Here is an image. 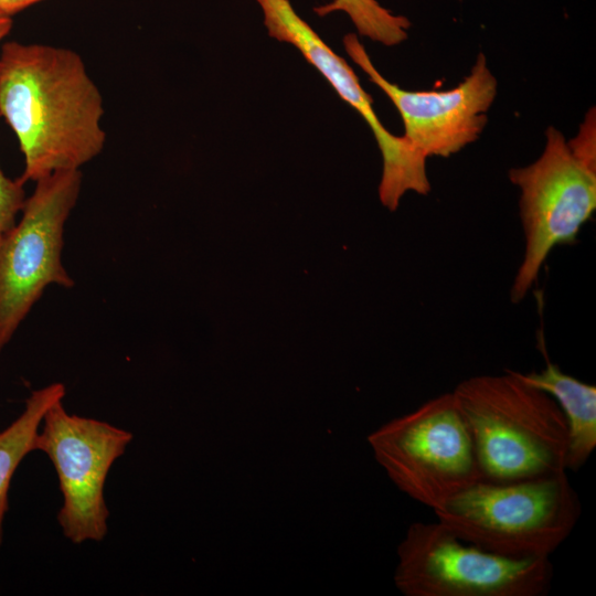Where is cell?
Masks as SVG:
<instances>
[{
	"instance_id": "obj_1",
	"label": "cell",
	"mask_w": 596,
	"mask_h": 596,
	"mask_svg": "<svg viewBox=\"0 0 596 596\" xmlns=\"http://www.w3.org/2000/svg\"><path fill=\"white\" fill-rule=\"evenodd\" d=\"M103 95L82 56L43 43L0 45V117L23 156L24 183L81 170L106 143Z\"/></svg>"
},
{
	"instance_id": "obj_5",
	"label": "cell",
	"mask_w": 596,
	"mask_h": 596,
	"mask_svg": "<svg viewBox=\"0 0 596 596\" xmlns=\"http://www.w3.org/2000/svg\"><path fill=\"white\" fill-rule=\"evenodd\" d=\"M394 582L405 596H543L550 558H512L459 538L440 521L412 523L397 546Z\"/></svg>"
},
{
	"instance_id": "obj_14",
	"label": "cell",
	"mask_w": 596,
	"mask_h": 596,
	"mask_svg": "<svg viewBox=\"0 0 596 596\" xmlns=\"http://www.w3.org/2000/svg\"><path fill=\"white\" fill-rule=\"evenodd\" d=\"M24 184L20 178L7 177L0 167V234L10 230L21 214L28 198Z\"/></svg>"
},
{
	"instance_id": "obj_17",
	"label": "cell",
	"mask_w": 596,
	"mask_h": 596,
	"mask_svg": "<svg viewBox=\"0 0 596 596\" xmlns=\"http://www.w3.org/2000/svg\"><path fill=\"white\" fill-rule=\"evenodd\" d=\"M11 28L12 18L0 10V45L3 43V40L10 33Z\"/></svg>"
},
{
	"instance_id": "obj_3",
	"label": "cell",
	"mask_w": 596,
	"mask_h": 596,
	"mask_svg": "<svg viewBox=\"0 0 596 596\" xmlns=\"http://www.w3.org/2000/svg\"><path fill=\"white\" fill-rule=\"evenodd\" d=\"M462 540L512 558H550L567 539L581 502L566 471L511 482L480 480L434 512Z\"/></svg>"
},
{
	"instance_id": "obj_4",
	"label": "cell",
	"mask_w": 596,
	"mask_h": 596,
	"mask_svg": "<svg viewBox=\"0 0 596 596\" xmlns=\"http://www.w3.org/2000/svg\"><path fill=\"white\" fill-rule=\"evenodd\" d=\"M368 440L393 483L433 512L481 480L469 432L451 392L382 425Z\"/></svg>"
},
{
	"instance_id": "obj_9",
	"label": "cell",
	"mask_w": 596,
	"mask_h": 596,
	"mask_svg": "<svg viewBox=\"0 0 596 596\" xmlns=\"http://www.w3.org/2000/svg\"><path fill=\"white\" fill-rule=\"evenodd\" d=\"M343 45L351 60L394 104L404 124V137L424 157H449L483 131L498 84L482 53L470 74L454 88L407 91L380 74L354 33L343 38Z\"/></svg>"
},
{
	"instance_id": "obj_11",
	"label": "cell",
	"mask_w": 596,
	"mask_h": 596,
	"mask_svg": "<svg viewBox=\"0 0 596 596\" xmlns=\"http://www.w3.org/2000/svg\"><path fill=\"white\" fill-rule=\"evenodd\" d=\"M541 371L521 373V379L553 397L561 408L568 430L565 469L577 471L596 447V386L561 370L546 355Z\"/></svg>"
},
{
	"instance_id": "obj_8",
	"label": "cell",
	"mask_w": 596,
	"mask_h": 596,
	"mask_svg": "<svg viewBox=\"0 0 596 596\" xmlns=\"http://www.w3.org/2000/svg\"><path fill=\"white\" fill-rule=\"evenodd\" d=\"M132 437L106 422L67 413L62 401L45 413L35 450L44 453L54 466L63 497L57 521L74 544L105 538L109 517L105 481Z\"/></svg>"
},
{
	"instance_id": "obj_7",
	"label": "cell",
	"mask_w": 596,
	"mask_h": 596,
	"mask_svg": "<svg viewBox=\"0 0 596 596\" xmlns=\"http://www.w3.org/2000/svg\"><path fill=\"white\" fill-rule=\"evenodd\" d=\"M520 190L524 255L514 276L510 299L522 301L557 245L573 244L596 210V170L571 150L561 131L546 129V143L533 163L509 171Z\"/></svg>"
},
{
	"instance_id": "obj_6",
	"label": "cell",
	"mask_w": 596,
	"mask_h": 596,
	"mask_svg": "<svg viewBox=\"0 0 596 596\" xmlns=\"http://www.w3.org/2000/svg\"><path fill=\"white\" fill-rule=\"evenodd\" d=\"M82 179L81 170H66L35 181L20 220L0 234V356L47 286L75 285L62 251Z\"/></svg>"
},
{
	"instance_id": "obj_10",
	"label": "cell",
	"mask_w": 596,
	"mask_h": 596,
	"mask_svg": "<svg viewBox=\"0 0 596 596\" xmlns=\"http://www.w3.org/2000/svg\"><path fill=\"white\" fill-rule=\"evenodd\" d=\"M256 1L263 11L264 25L269 36L297 47L371 128L383 159L379 185L382 204L394 211L406 192L426 195L430 191L426 171L427 158L404 136H395L383 126L372 107V97L362 88L347 61L334 53L298 15L289 0Z\"/></svg>"
},
{
	"instance_id": "obj_16",
	"label": "cell",
	"mask_w": 596,
	"mask_h": 596,
	"mask_svg": "<svg viewBox=\"0 0 596 596\" xmlns=\"http://www.w3.org/2000/svg\"><path fill=\"white\" fill-rule=\"evenodd\" d=\"M43 1L45 0H0V10L13 18V15Z\"/></svg>"
},
{
	"instance_id": "obj_15",
	"label": "cell",
	"mask_w": 596,
	"mask_h": 596,
	"mask_svg": "<svg viewBox=\"0 0 596 596\" xmlns=\"http://www.w3.org/2000/svg\"><path fill=\"white\" fill-rule=\"evenodd\" d=\"M595 111L590 110L585 118L578 135L571 139L568 146L572 152L587 167L596 170V138Z\"/></svg>"
},
{
	"instance_id": "obj_2",
	"label": "cell",
	"mask_w": 596,
	"mask_h": 596,
	"mask_svg": "<svg viewBox=\"0 0 596 596\" xmlns=\"http://www.w3.org/2000/svg\"><path fill=\"white\" fill-rule=\"evenodd\" d=\"M451 393L481 480L511 482L566 471L565 417L551 395L525 382L518 371L471 376Z\"/></svg>"
},
{
	"instance_id": "obj_13",
	"label": "cell",
	"mask_w": 596,
	"mask_h": 596,
	"mask_svg": "<svg viewBox=\"0 0 596 596\" xmlns=\"http://www.w3.org/2000/svg\"><path fill=\"white\" fill-rule=\"evenodd\" d=\"M313 10L320 17L343 11L360 34L385 45H395L406 40L411 26L407 18L393 14L375 0H333Z\"/></svg>"
},
{
	"instance_id": "obj_12",
	"label": "cell",
	"mask_w": 596,
	"mask_h": 596,
	"mask_svg": "<svg viewBox=\"0 0 596 596\" xmlns=\"http://www.w3.org/2000/svg\"><path fill=\"white\" fill-rule=\"evenodd\" d=\"M66 389L56 382L31 392L23 412L0 432V546L3 542V522L9 508L11 480L24 457L35 450V440L47 409L63 401Z\"/></svg>"
}]
</instances>
